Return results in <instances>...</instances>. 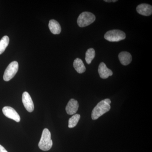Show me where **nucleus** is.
I'll use <instances>...</instances> for the list:
<instances>
[{"label": "nucleus", "instance_id": "obj_1", "mask_svg": "<svg viewBox=\"0 0 152 152\" xmlns=\"http://www.w3.org/2000/svg\"><path fill=\"white\" fill-rule=\"evenodd\" d=\"M110 100L106 99L101 101L93 109L91 118L93 120L98 119L105 113L109 111L111 109Z\"/></svg>", "mask_w": 152, "mask_h": 152}, {"label": "nucleus", "instance_id": "obj_2", "mask_svg": "<svg viewBox=\"0 0 152 152\" xmlns=\"http://www.w3.org/2000/svg\"><path fill=\"white\" fill-rule=\"evenodd\" d=\"M53 144L50 132L48 129H44L42 133L40 140L38 144L39 148L41 150L46 151L51 148Z\"/></svg>", "mask_w": 152, "mask_h": 152}, {"label": "nucleus", "instance_id": "obj_3", "mask_svg": "<svg viewBox=\"0 0 152 152\" xmlns=\"http://www.w3.org/2000/svg\"><path fill=\"white\" fill-rule=\"evenodd\" d=\"M96 20L94 15L90 12H83L77 19L78 25L80 27H85L92 23Z\"/></svg>", "mask_w": 152, "mask_h": 152}, {"label": "nucleus", "instance_id": "obj_4", "mask_svg": "<svg viewBox=\"0 0 152 152\" xmlns=\"http://www.w3.org/2000/svg\"><path fill=\"white\" fill-rule=\"evenodd\" d=\"M126 35L123 31L119 30L109 31L105 34L104 38L110 42H118L125 39Z\"/></svg>", "mask_w": 152, "mask_h": 152}, {"label": "nucleus", "instance_id": "obj_5", "mask_svg": "<svg viewBox=\"0 0 152 152\" xmlns=\"http://www.w3.org/2000/svg\"><path fill=\"white\" fill-rule=\"evenodd\" d=\"M19 65L18 62L16 61L11 62L6 69L4 73V80L9 81L13 78L18 70Z\"/></svg>", "mask_w": 152, "mask_h": 152}, {"label": "nucleus", "instance_id": "obj_6", "mask_svg": "<svg viewBox=\"0 0 152 152\" xmlns=\"http://www.w3.org/2000/svg\"><path fill=\"white\" fill-rule=\"evenodd\" d=\"M3 114L6 117L19 122L20 121V117L16 111L10 107H4L2 109Z\"/></svg>", "mask_w": 152, "mask_h": 152}, {"label": "nucleus", "instance_id": "obj_7", "mask_svg": "<svg viewBox=\"0 0 152 152\" xmlns=\"http://www.w3.org/2000/svg\"><path fill=\"white\" fill-rule=\"evenodd\" d=\"M22 102L25 108L29 113L34 110V106L32 99L27 92H24L22 95Z\"/></svg>", "mask_w": 152, "mask_h": 152}, {"label": "nucleus", "instance_id": "obj_8", "mask_svg": "<svg viewBox=\"0 0 152 152\" xmlns=\"http://www.w3.org/2000/svg\"><path fill=\"white\" fill-rule=\"evenodd\" d=\"M79 107V105L77 101L75 99H71L66 106V112L68 115H74L77 111Z\"/></svg>", "mask_w": 152, "mask_h": 152}, {"label": "nucleus", "instance_id": "obj_9", "mask_svg": "<svg viewBox=\"0 0 152 152\" xmlns=\"http://www.w3.org/2000/svg\"><path fill=\"white\" fill-rule=\"evenodd\" d=\"M98 72L100 77L102 79L107 78L113 75V72L107 67L105 64L103 62L101 63L99 65Z\"/></svg>", "mask_w": 152, "mask_h": 152}, {"label": "nucleus", "instance_id": "obj_10", "mask_svg": "<svg viewBox=\"0 0 152 152\" xmlns=\"http://www.w3.org/2000/svg\"><path fill=\"white\" fill-rule=\"evenodd\" d=\"M137 11L142 15L148 16L152 15V7L148 4H141L137 7Z\"/></svg>", "mask_w": 152, "mask_h": 152}, {"label": "nucleus", "instance_id": "obj_11", "mask_svg": "<svg viewBox=\"0 0 152 152\" xmlns=\"http://www.w3.org/2000/svg\"><path fill=\"white\" fill-rule=\"evenodd\" d=\"M119 59L122 64L127 66L130 64L132 61V55L127 52H122L118 56Z\"/></svg>", "mask_w": 152, "mask_h": 152}, {"label": "nucleus", "instance_id": "obj_12", "mask_svg": "<svg viewBox=\"0 0 152 152\" xmlns=\"http://www.w3.org/2000/svg\"><path fill=\"white\" fill-rule=\"evenodd\" d=\"M49 28L50 31L54 34H59L61 31L60 24L55 20H51L49 21Z\"/></svg>", "mask_w": 152, "mask_h": 152}, {"label": "nucleus", "instance_id": "obj_13", "mask_svg": "<svg viewBox=\"0 0 152 152\" xmlns=\"http://www.w3.org/2000/svg\"><path fill=\"white\" fill-rule=\"evenodd\" d=\"M74 67L75 70L79 74H82L85 72L86 68L83 61L79 58H77L74 61Z\"/></svg>", "mask_w": 152, "mask_h": 152}, {"label": "nucleus", "instance_id": "obj_14", "mask_svg": "<svg viewBox=\"0 0 152 152\" xmlns=\"http://www.w3.org/2000/svg\"><path fill=\"white\" fill-rule=\"evenodd\" d=\"M10 42V39L8 36H5L0 40V55L2 54L5 50Z\"/></svg>", "mask_w": 152, "mask_h": 152}, {"label": "nucleus", "instance_id": "obj_15", "mask_svg": "<svg viewBox=\"0 0 152 152\" xmlns=\"http://www.w3.org/2000/svg\"><path fill=\"white\" fill-rule=\"evenodd\" d=\"M80 118V115L79 114H76L70 118L69 120V128H73L77 124Z\"/></svg>", "mask_w": 152, "mask_h": 152}, {"label": "nucleus", "instance_id": "obj_16", "mask_svg": "<svg viewBox=\"0 0 152 152\" xmlns=\"http://www.w3.org/2000/svg\"><path fill=\"white\" fill-rule=\"evenodd\" d=\"M95 50L93 48H90L87 50L86 53V61L88 64H90L91 63L92 61L95 58Z\"/></svg>", "mask_w": 152, "mask_h": 152}, {"label": "nucleus", "instance_id": "obj_17", "mask_svg": "<svg viewBox=\"0 0 152 152\" xmlns=\"http://www.w3.org/2000/svg\"><path fill=\"white\" fill-rule=\"evenodd\" d=\"M0 152H8L4 147L0 145Z\"/></svg>", "mask_w": 152, "mask_h": 152}, {"label": "nucleus", "instance_id": "obj_18", "mask_svg": "<svg viewBox=\"0 0 152 152\" xmlns=\"http://www.w3.org/2000/svg\"><path fill=\"white\" fill-rule=\"evenodd\" d=\"M104 1L107 2H115L117 1V0H112V1H110V0H105Z\"/></svg>", "mask_w": 152, "mask_h": 152}]
</instances>
